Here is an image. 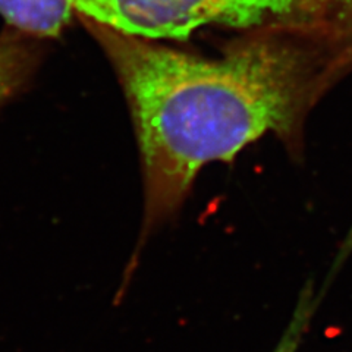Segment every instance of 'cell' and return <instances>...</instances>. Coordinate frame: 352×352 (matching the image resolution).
<instances>
[{"label":"cell","instance_id":"cell-1","mask_svg":"<svg viewBox=\"0 0 352 352\" xmlns=\"http://www.w3.org/2000/svg\"><path fill=\"white\" fill-rule=\"evenodd\" d=\"M112 62L137 126L144 214L122 289L151 234L179 213L207 163L230 162L269 131L295 140L307 109L349 65L324 56L323 31L261 30L222 58H195L80 16Z\"/></svg>","mask_w":352,"mask_h":352},{"label":"cell","instance_id":"cell-2","mask_svg":"<svg viewBox=\"0 0 352 352\" xmlns=\"http://www.w3.org/2000/svg\"><path fill=\"white\" fill-rule=\"evenodd\" d=\"M78 16L122 34L181 40L204 25L327 31L332 0H72Z\"/></svg>","mask_w":352,"mask_h":352},{"label":"cell","instance_id":"cell-3","mask_svg":"<svg viewBox=\"0 0 352 352\" xmlns=\"http://www.w3.org/2000/svg\"><path fill=\"white\" fill-rule=\"evenodd\" d=\"M46 41L9 25L0 32V107L31 84L46 56Z\"/></svg>","mask_w":352,"mask_h":352},{"label":"cell","instance_id":"cell-4","mask_svg":"<svg viewBox=\"0 0 352 352\" xmlns=\"http://www.w3.org/2000/svg\"><path fill=\"white\" fill-rule=\"evenodd\" d=\"M74 14L72 0H0L6 25L44 40L58 38Z\"/></svg>","mask_w":352,"mask_h":352},{"label":"cell","instance_id":"cell-5","mask_svg":"<svg viewBox=\"0 0 352 352\" xmlns=\"http://www.w3.org/2000/svg\"><path fill=\"white\" fill-rule=\"evenodd\" d=\"M316 305L317 302L313 298V294L305 291L301 295L298 305H296L294 318L291 320L288 329L285 330L279 344L272 352H298L302 336L305 333V330L308 329V323H310L311 317L314 314Z\"/></svg>","mask_w":352,"mask_h":352},{"label":"cell","instance_id":"cell-6","mask_svg":"<svg viewBox=\"0 0 352 352\" xmlns=\"http://www.w3.org/2000/svg\"><path fill=\"white\" fill-rule=\"evenodd\" d=\"M327 30L352 59V0H332Z\"/></svg>","mask_w":352,"mask_h":352}]
</instances>
